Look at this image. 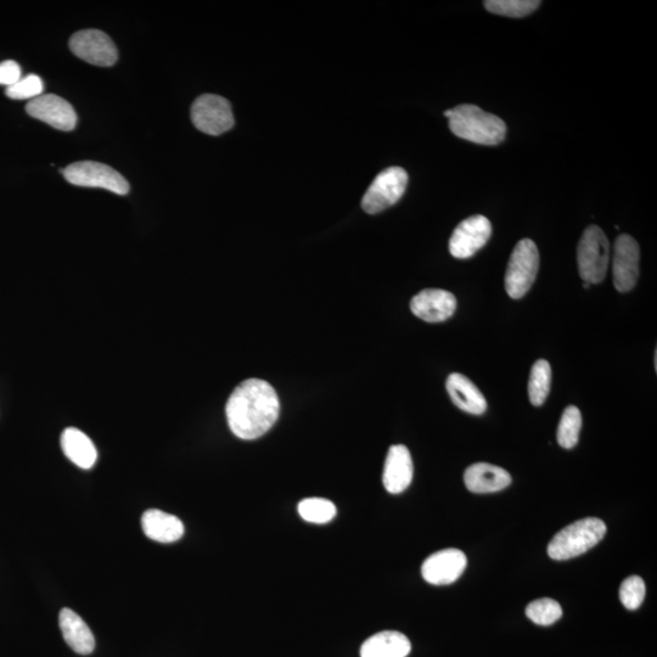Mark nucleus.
Segmentation results:
<instances>
[{
	"mask_svg": "<svg viewBox=\"0 0 657 657\" xmlns=\"http://www.w3.org/2000/svg\"><path fill=\"white\" fill-rule=\"evenodd\" d=\"M226 413L235 436L245 441L257 440L277 423L280 413L277 392L265 380H246L230 395Z\"/></svg>",
	"mask_w": 657,
	"mask_h": 657,
	"instance_id": "1",
	"label": "nucleus"
},
{
	"mask_svg": "<svg viewBox=\"0 0 657 657\" xmlns=\"http://www.w3.org/2000/svg\"><path fill=\"white\" fill-rule=\"evenodd\" d=\"M449 128L457 137L481 145L501 144L507 136V125L496 115L476 105H459L445 112Z\"/></svg>",
	"mask_w": 657,
	"mask_h": 657,
	"instance_id": "2",
	"label": "nucleus"
},
{
	"mask_svg": "<svg viewBox=\"0 0 657 657\" xmlns=\"http://www.w3.org/2000/svg\"><path fill=\"white\" fill-rule=\"evenodd\" d=\"M605 535L603 520L586 518L576 521L554 536L548 546V555L558 561L580 557L597 546Z\"/></svg>",
	"mask_w": 657,
	"mask_h": 657,
	"instance_id": "3",
	"label": "nucleus"
},
{
	"mask_svg": "<svg viewBox=\"0 0 657 657\" xmlns=\"http://www.w3.org/2000/svg\"><path fill=\"white\" fill-rule=\"evenodd\" d=\"M609 261L610 243L603 229L598 226L588 227L577 249L578 269L584 283H602L608 272Z\"/></svg>",
	"mask_w": 657,
	"mask_h": 657,
	"instance_id": "4",
	"label": "nucleus"
},
{
	"mask_svg": "<svg viewBox=\"0 0 657 657\" xmlns=\"http://www.w3.org/2000/svg\"><path fill=\"white\" fill-rule=\"evenodd\" d=\"M539 268L538 247L531 239H522L515 246L505 272V290L511 299L524 297L535 283Z\"/></svg>",
	"mask_w": 657,
	"mask_h": 657,
	"instance_id": "5",
	"label": "nucleus"
},
{
	"mask_svg": "<svg viewBox=\"0 0 657 657\" xmlns=\"http://www.w3.org/2000/svg\"><path fill=\"white\" fill-rule=\"evenodd\" d=\"M63 172L66 181L77 187L100 188L117 195H127L131 187L127 179L114 168L94 161H80L67 166Z\"/></svg>",
	"mask_w": 657,
	"mask_h": 657,
	"instance_id": "6",
	"label": "nucleus"
},
{
	"mask_svg": "<svg viewBox=\"0 0 657 657\" xmlns=\"http://www.w3.org/2000/svg\"><path fill=\"white\" fill-rule=\"evenodd\" d=\"M408 185V174L401 167H390L381 172L364 194L363 210L376 215L400 201Z\"/></svg>",
	"mask_w": 657,
	"mask_h": 657,
	"instance_id": "7",
	"label": "nucleus"
},
{
	"mask_svg": "<svg viewBox=\"0 0 657 657\" xmlns=\"http://www.w3.org/2000/svg\"><path fill=\"white\" fill-rule=\"evenodd\" d=\"M194 126L210 136H221L234 127L232 106L227 99L215 94L201 95L192 108Z\"/></svg>",
	"mask_w": 657,
	"mask_h": 657,
	"instance_id": "8",
	"label": "nucleus"
},
{
	"mask_svg": "<svg viewBox=\"0 0 657 657\" xmlns=\"http://www.w3.org/2000/svg\"><path fill=\"white\" fill-rule=\"evenodd\" d=\"M70 49L77 58L95 66L110 67L119 60V50L115 43L106 33L99 30L75 33L70 39Z\"/></svg>",
	"mask_w": 657,
	"mask_h": 657,
	"instance_id": "9",
	"label": "nucleus"
},
{
	"mask_svg": "<svg viewBox=\"0 0 657 657\" xmlns=\"http://www.w3.org/2000/svg\"><path fill=\"white\" fill-rule=\"evenodd\" d=\"M492 235V224L484 216H473L464 219L454 229L449 240V252L459 260L473 257L484 247Z\"/></svg>",
	"mask_w": 657,
	"mask_h": 657,
	"instance_id": "10",
	"label": "nucleus"
},
{
	"mask_svg": "<svg viewBox=\"0 0 657 657\" xmlns=\"http://www.w3.org/2000/svg\"><path fill=\"white\" fill-rule=\"evenodd\" d=\"M468 566L466 555L459 549H445L436 552L424 561L421 575L434 586H447L458 580Z\"/></svg>",
	"mask_w": 657,
	"mask_h": 657,
	"instance_id": "11",
	"label": "nucleus"
},
{
	"mask_svg": "<svg viewBox=\"0 0 657 657\" xmlns=\"http://www.w3.org/2000/svg\"><path fill=\"white\" fill-rule=\"evenodd\" d=\"M27 114L47 123L59 131L70 132L76 128L77 115L69 101L54 94H42L26 106Z\"/></svg>",
	"mask_w": 657,
	"mask_h": 657,
	"instance_id": "12",
	"label": "nucleus"
},
{
	"mask_svg": "<svg viewBox=\"0 0 657 657\" xmlns=\"http://www.w3.org/2000/svg\"><path fill=\"white\" fill-rule=\"evenodd\" d=\"M640 249L636 239L622 234L616 239L614 263V285L619 292L631 291L639 278Z\"/></svg>",
	"mask_w": 657,
	"mask_h": 657,
	"instance_id": "13",
	"label": "nucleus"
},
{
	"mask_svg": "<svg viewBox=\"0 0 657 657\" xmlns=\"http://www.w3.org/2000/svg\"><path fill=\"white\" fill-rule=\"evenodd\" d=\"M411 310L414 316L428 323H441L457 310L456 296L446 290L425 289L413 297Z\"/></svg>",
	"mask_w": 657,
	"mask_h": 657,
	"instance_id": "14",
	"label": "nucleus"
},
{
	"mask_svg": "<svg viewBox=\"0 0 657 657\" xmlns=\"http://www.w3.org/2000/svg\"><path fill=\"white\" fill-rule=\"evenodd\" d=\"M413 460L406 446H392L387 453L383 482L386 491L400 494L407 490L413 480Z\"/></svg>",
	"mask_w": 657,
	"mask_h": 657,
	"instance_id": "15",
	"label": "nucleus"
},
{
	"mask_svg": "<svg viewBox=\"0 0 657 657\" xmlns=\"http://www.w3.org/2000/svg\"><path fill=\"white\" fill-rule=\"evenodd\" d=\"M464 481L470 492L494 493L507 488L511 484V476L507 470L499 466L477 463L466 469Z\"/></svg>",
	"mask_w": 657,
	"mask_h": 657,
	"instance_id": "16",
	"label": "nucleus"
},
{
	"mask_svg": "<svg viewBox=\"0 0 657 657\" xmlns=\"http://www.w3.org/2000/svg\"><path fill=\"white\" fill-rule=\"evenodd\" d=\"M446 389L453 403L462 411L474 415H481L487 411L485 396L466 376L458 373L449 375Z\"/></svg>",
	"mask_w": 657,
	"mask_h": 657,
	"instance_id": "17",
	"label": "nucleus"
},
{
	"mask_svg": "<svg viewBox=\"0 0 657 657\" xmlns=\"http://www.w3.org/2000/svg\"><path fill=\"white\" fill-rule=\"evenodd\" d=\"M59 625L65 642L80 655L92 654L95 649V638L91 628L75 611L63 609L59 615Z\"/></svg>",
	"mask_w": 657,
	"mask_h": 657,
	"instance_id": "18",
	"label": "nucleus"
},
{
	"mask_svg": "<svg viewBox=\"0 0 657 657\" xmlns=\"http://www.w3.org/2000/svg\"><path fill=\"white\" fill-rule=\"evenodd\" d=\"M142 526L146 537L159 543H174L184 535L183 522L177 516L157 509L145 511Z\"/></svg>",
	"mask_w": 657,
	"mask_h": 657,
	"instance_id": "19",
	"label": "nucleus"
},
{
	"mask_svg": "<svg viewBox=\"0 0 657 657\" xmlns=\"http://www.w3.org/2000/svg\"><path fill=\"white\" fill-rule=\"evenodd\" d=\"M411 650L412 644L403 633L384 631L365 640L361 657H407Z\"/></svg>",
	"mask_w": 657,
	"mask_h": 657,
	"instance_id": "20",
	"label": "nucleus"
},
{
	"mask_svg": "<svg viewBox=\"0 0 657 657\" xmlns=\"http://www.w3.org/2000/svg\"><path fill=\"white\" fill-rule=\"evenodd\" d=\"M61 447L65 456L82 469H91L97 462V448L91 438L78 429L69 428L63 432Z\"/></svg>",
	"mask_w": 657,
	"mask_h": 657,
	"instance_id": "21",
	"label": "nucleus"
},
{
	"mask_svg": "<svg viewBox=\"0 0 657 657\" xmlns=\"http://www.w3.org/2000/svg\"><path fill=\"white\" fill-rule=\"evenodd\" d=\"M552 385V368L546 359H539L531 369L529 396L533 406L541 407L547 401Z\"/></svg>",
	"mask_w": 657,
	"mask_h": 657,
	"instance_id": "22",
	"label": "nucleus"
},
{
	"mask_svg": "<svg viewBox=\"0 0 657 657\" xmlns=\"http://www.w3.org/2000/svg\"><path fill=\"white\" fill-rule=\"evenodd\" d=\"M338 513L335 504L325 498H306L299 504L301 518L311 524L323 525L333 520Z\"/></svg>",
	"mask_w": 657,
	"mask_h": 657,
	"instance_id": "23",
	"label": "nucleus"
},
{
	"mask_svg": "<svg viewBox=\"0 0 657 657\" xmlns=\"http://www.w3.org/2000/svg\"><path fill=\"white\" fill-rule=\"evenodd\" d=\"M582 429V414L575 406L567 407L561 417L557 438L559 445L565 449L576 447Z\"/></svg>",
	"mask_w": 657,
	"mask_h": 657,
	"instance_id": "24",
	"label": "nucleus"
},
{
	"mask_svg": "<svg viewBox=\"0 0 657 657\" xmlns=\"http://www.w3.org/2000/svg\"><path fill=\"white\" fill-rule=\"evenodd\" d=\"M538 0H487L485 8L492 14L507 18H525L541 5Z\"/></svg>",
	"mask_w": 657,
	"mask_h": 657,
	"instance_id": "25",
	"label": "nucleus"
},
{
	"mask_svg": "<svg viewBox=\"0 0 657 657\" xmlns=\"http://www.w3.org/2000/svg\"><path fill=\"white\" fill-rule=\"evenodd\" d=\"M526 616L539 626H550L563 616V609L553 599L543 598L535 600L527 606Z\"/></svg>",
	"mask_w": 657,
	"mask_h": 657,
	"instance_id": "26",
	"label": "nucleus"
},
{
	"mask_svg": "<svg viewBox=\"0 0 657 657\" xmlns=\"http://www.w3.org/2000/svg\"><path fill=\"white\" fill-rule=\"evenodd\" d=\"M645 592H647V589H645V583L642 577H628L621 584V603L628 610H637L644 602Z\"/></svg>",
	"mask_w": 657,
	"mask_h": 657,
	"instance_id": "27",
	"label": "nucleus"
},
{
	"mask_svg": "<svg viewBox=\"0 0 657 657\" xmlns=\"http://www.w3.org/2000/svg\"><path fill=\"white\" fill-rule=\"evenodd\" d=\"M44 91L42 78L37 75H28L21 77L19 82L8 87L7 97L14 100L36 99L41 97Z\"/></svg>",
	"mask_w": 657,
	"mask_h": 657,
	"instance_id": "28",
	"label": "nucleus"
},
{
	"mask_svg": "<svg viewBox=\"0 0 657 657\" xmlns=\"http://www.w3.org/2000/svg\"><path fill=\"white\" fill-rule=\"evenodd\" d=\"M21 67L16 61L7 60L0 63V86L11 87L21 80Z\"/></svg>",
	"mask_w": 657,
	"mask_h": 657,
	"instance_id": "29",
	"label": "nucleus"
}]
</instances>
